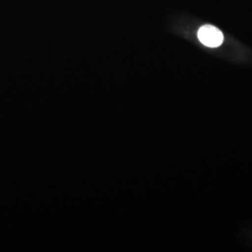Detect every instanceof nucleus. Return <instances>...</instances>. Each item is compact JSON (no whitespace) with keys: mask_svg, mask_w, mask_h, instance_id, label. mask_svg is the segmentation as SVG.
<instances>
[{"mask_svg":"<svg viewBox=\"0 0 252 252\" xmlns=\"http://www.w3.org/2000/svg\"><path fill=\"white\" fill-rule=\"evenodd\" d=\"M198 38L201 43L209 48L219 47L224 40L222 32L218 27L211 25H206L199 29Z\"/></svg>","mask_w":252,"mask_h":252,"instance_id":"f257e3e1","label":"nucleus"}]
</instances>
